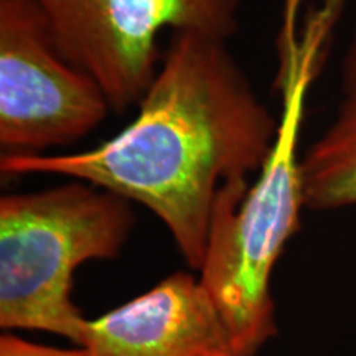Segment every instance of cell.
Instances as JSON below:
<instances>
[{
  "label": "cell",
  "mask_w": 356,
  "mask_h": 356,
  "mask_svg": "<svg viewBox=\"0 0 356 356\" xmlns=\"http://www.w3.org/2000/svg\"><path fill=\"white\" fill-rule=\"evenodd\" d=\"M58 50L95 78L113 113L137 106L163 53V32L229 40L244 0H33Z\"/></svg>",
  "instance_id": "277c9868"
},
{
  "label": "cell",
  "mask_w": 356,
  "mask_h": 356,
  "mask_svg": "<svg viewBox=\"0 0 356 356\" xmlns=\"http://www.w3.org/2000/svg\"><path fill=\"white\" fill-rule=\"evenodd\" d=\"M343 86L345 92L356 89V30L343 63Z\"/></svg>",
  "instance_id": "9c48e42d"
},
{
  "label": "cell",
  "mask_w": 356,
  "mask_h": 356,
  "mask_svg": "<svg viewBox=\"0 0 356 356\" xmlns=\"http://www.w3.org/2000/svg\"><path fill=\"white\" fill-rule=\"evenodd\" d=\"M137 109L121 132L92 149L0 157V172L76 178L139 203L200 270L218 193L261 170L279 118L256 95L228 40L195 32L170 35Z\"/></svg>",
  "instance_id": "6da1fadb"
},
{
  "label": "cell",
  "mask_w": 356,
  "mask_h": 356,
  "mask_svg": "<svg viewBox=\"0 0 356 356\" xmlns=\"http://www.w3.org/2000/svg\"><path fill=\"white\" fill-rule=\"evenodd\" d=\"M78 346L91 356H239L210 293L188 273L86 318Z\"/></svg>",
  "instance_id": "8992f818"
},
{
  "label": "cell",
  "mask_w": 356,
  "mask_h": 356,
  "mask_svg": "<svg viewBox=\"0 0 356 356\" xmlns=\"http://www.w3.org/2000/svg\"><path fill=\"white\" fill-rule=\"evenodd\" d=\"M132 202L88 181L0 198V327L79 343L84 318L74 304V273L113 259L131 234Z\"/></svg>",
  "instance_id": "3957f363"
},
{
  "label": "cell",
  "mask_w": 356,
  "mask_h": 356,
  "mask_svg": "<svg viewBox=\"0 0 356 356\" xmlns=\"http://www.w3.org/2000/svg\"><path fill=\"white\" fill-rule=\"evenodd\" d=\"M343 8L341 0L305 8L304 0H282L274 145L254 184L225 185L213 208L200 282L228 325L239 356H256L277 332L270 277L305 208L299 142L307 97Z\"/></svg>",
  "instance_id": "7a4b0ae2"
},
{
  "label": "cell",
  "mask_w": 356,
  "mask_h": 356,
  "mask_svg": "<svg viewBox=\"0 0 356 356\" xmlns=\"http://www.w3.org/2000/svg\"><path fill=\"white\" fill-rule=\"evenodd\" d=\"M113 113L95 78L58 50L33 0H0L2 157L76 144Z\"/></svg>",
  "instance_id": "5b68a950"
},
{
  "label": "cell",
  "mask_w": 356,
  "mask_h": 356,
  "mask_svg": "<svg viewBox=\"0 0 356 356\" xmlns=\"http://www.w3.org/2000/svg\"><path fill=\"white\" fill-rule=\"evenodd\" d=\"M305 208L356 207V89L345 92L333 122L302 155Z\"/></svg>",
  "instance_id": "52a82bcc"
},
{
  "label": "cell",
  "mask_w": 356,
  "mask_h": 356,
  "mask_svg": "<svg viewBox=\"0 0 356 356\" xmlns=\"http://www.w3.org/2000/svg\"><path fill=\"white\" fill-rule=\"evenodd\" d=\"M0 356H91L83 346L78 348H56L29 341L12 332L0 337Z\"/></svg>",
  "instance_id": "ba28073f"
}]
</instances>
